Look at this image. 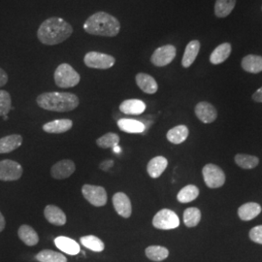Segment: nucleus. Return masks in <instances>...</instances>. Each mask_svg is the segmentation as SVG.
Segmentation results:
<instances>
[{
  "label": "nucleus",
  "mask_w": 262,
  "mask_h": 262,
  "mask_svg": "<svg viewBox=\"0 0 262 262\" xmlns=\"http://www.w3.org/2000/svg\"><path fill=\"white\" fill-rule=\"evenodd\" d=\"M113 205L115 210L119 215L128 219L132 214V206H131L130 199L123 192H117L113 196Z\"/></svg>",
  "instance_id": "nucleus-12"
},
{
  "label": "nucleus",
  "mask_w": 262,
  "mask_h": 262,
  "mask_svg": "<svg viewBox=\"0 0 262 262\" xmlns=\"http://www.w3.org/2000/svg\"><path fill=\"white\" fill-rule=\"evenodd\" d=\"M82 193L85 200L95 207H102L107 203V192L103 187L84 185Z\"/></svg>",
  "instance_id": "nucleus-9"
},
{
  "label": "nucleus",
  "mask_w": 262,
  "mask_h": 262,
  "mask_svg": "<svg viewBox=\"0 0 262 262\" xmlns=\"http://www.w3.org/2000/svg\"><path fill=\"white\" fill-rule=\"evenodd\" d=\"M73 33L69 23L61 18L53 17L44 20L37 30L39 41L48 46H55L62 43Z\"/></svg>",
  "instance_id": "nucleus-1"
},
{
  "label": "nucleus",
  "mask_w": 262,
  "mask_h": 262,
  "mask_svg": "<svg viewBox=\"0 0 262 262\" xmlns=\"http://www.w3.org/2000/svg\"><path fill=\"white\" fill-rule=\"evenodd\" d=\"M152 225L156 228L162 230L175 229L180 225V220L174 211L169 209H162L154 216Z\"/></svg>",
  "instance_id": "nucleus-5"
},
{
  "label": "nucleus",
  "mask_w": 262,
  "mask_h": 262,
  "mask_svg": "<svg viewBox=\"0 0 262 262\" xmlns=\"http://www.w3.org/2000/svg\"><path fill=\"white\" fill-rule=\"evenodd\" d=\"M202 174L207 187L210 188H219L225 183V172L215 164H206L203 167Z\"/></svg>",
  "instance_id": "nucleus-7"
},
{
  "label": "nucleus",
  "mask_w": 262,
  "mask_h": 262,
  "mask_svg": "<svg viewBox=\"0 0 262 262\" xmlns=\"http://www.w3.org/2000/svg\"><path fill=\"white\" fill-rule=\"evenodd\" d=\"M120 110L125 115H141L146 110V104L140 99H126L120 105Z\"/></svg>",
  "instance_id": "nucleus-18"
},
{
  "label": "nucleus",
  "mask_w": 262,
  "mask_h": 262,
  "mask_svg": "<svg viewBox=\"0 0 262 262\" xmlns=\"http://www.w3.org/2000/svg\"><path fill=\"white\" fill-rule=\"evenodd\" d=\"M253 99L255 102H262V86L253 94Z\"/></svg>",
  "instance_id": "nucleus-39"
},
{
  "label": "nucleus",
  "mask_w": 262,
  "mask_h": 262,
  "mask_svg": "<svg viewBox=\"0 0 262 262\" xmlns=\"http://www.w3.org/2000/svg\"><path fill=\"white\" fill-rule=\"evenodd\" d=\"M236 0H216L215 14L217 18L227 17L234 9Z\"/></svg>",
  "instance_id": "nucleus-30"
},
{
  "label": "nucleus",
  "mask_w": 262,
  "mask_h": 262,
  "mask_svg": "<svg viewBox=\"0 0 262 262\" xmlns=\"http://www.w3.org/2000/svg\"><path fill=\"white\" fill-rule=\"evenodd\" d=\"M118 126L121 130L126 133H142L146 129L143 122L132 119H121L118 121Z\"/></svg>",
  "instance_id": "nucleus-25"
},
{
  "label": "nucleus",
  "mask_w": 262,
  "mask_h": 262,
  "mask_svg": "<svg viewBox=\"0 0 262 262\" xmlns=\"http://www.w3.org/2000/svg\"><path fill=\"white\" fill-rule=\"evenodd\" d=\"M80 80L79 73L68 63H61L55 71V83L61 89L73 88L80 83Z\"/></svg>",
  "instance_id": "nucleus-4"
},
{
  "label": "nucleus",
  "mask_w": 262,
  "mask_h": 262,
  "mask_svg": "<svg viewBox=\"0 0 262 262\" xmlns=\"http://www.w3.org/2000/svg\"><path fill=\"white\" fill-rule=\"evenodd\" d=\"M261 213V206L255 202L245 203L238 209V215L242 221H252Z\"/></svg>",
  "instance_id": "nucleus-21"
},
{
  "label": "nucleus",
  "mask_w": 262,
  "mask_h": 262,
  "mask_svg": "<svg viewBox=\"0 0 262 262\" xmlns=\"http://www.w3.org/2000/svg\"><path fill=\"white\" fill-rule=\"evenodd\" d=\"M199 195V189L196 186L194 185H188L185 187H183L179 191L177 199L180 203H188L196 199Z\"/></svg>",
  "instance_id": "nucleus-31"
},
{
  "label": "nucleus",
  "mask_w": 262,
  "mask_h": 262,
  "mask_svg": "<svg viewBox=\"0 0 262 262\" xmlns=\"http://www.w3.org/2000/svg\"><path fill=\"white\" fill-rule=\"evenodd\" d=\"M7 83H8V75L4 71V69L0 67V88L4 86Z\"/></svg>",
  "instance_id": "nucleus-38"
},
{
  "label": "nucleus",
  "mask_w": 262,
  "mask_h": 262,
  "mask_svg": "<svg viewBox=\"0 0 262 262\" xmlns=\"http://www.w3.org/2000/svg\"><path fill=\"white\" fill-rule=\"evenodd\" d=\"M24 169L19 162L11 159L0 161V181L12 182L19 180L23 175Z\"/></svg>",
  "instance_id": "nucleus-8"
},
{
  "label": "nucleus",
  "mask_w": 262,
  "mask_h": 262,
  "mask_svg": "<svg viewBox=\"0 0 262 262\" xmlns=\"http://www.w3.org/2000/svg\"><path fill=\"white\" fill-rule=\"evenodd\" d=\"M23 144V137L19 134H12L0 139V154H9L17 150Z\"/></svg>",
  "instance_id": "nucleus-20"
},
{
  "label": "nucleus",
  "mask_w": 262,
  "mask_h": 262,
  "mask_svg": "<svg viewBox=\"0 0 262 262\" xmlns=\"http://www.w3.org/2000/svg\"><path fill=\"white\" fill-rule=\"evenodd\" d=\"M119 143H120V136L113 132L106 133L105 135L96 140V145L102 149H109V148L113 149L117 147Z\"/></svg>",
  "instance_id": "nucleus-34"
},
{
  "label": "nucleus",
  "mask_w": 262,
  "mask_h": 262,
  "mask_svg": "<svg viewBox=\"0 0 262 262\" xmlns=\"http://www.w3.org/2000/svg\"><path fill=\"white\" fill-rule=\"evenodd\" d=\"M75 163L72 160L63 159L53 165L51 168V175L56 180H64L70 177L75 172Z\"/></svg>",
  "instance_id": "nucleus-11"
},
{
  "label": "nucleus",
  "mask_w": 262,
  "mask_h": 262,
  "mask_svg": "<svg viewBox=\"0 0 262 262\" xmlns=\"http://www.w3.org/2000/svg\"><path fill=\"white\" fill-rule=\"evenodd\" d=\"M12 109V98L8 92L0 90V117L6 116Z\"/></svg>",
  "instance_id": "nucleus-36"
},
{
  "label": "nucleus",
  "mask_w": 262,
  "mask_h": 262,
  "mask_svg": "<svg viewBox=\"0 0 262 262\" xmlns=\"http://www.w3.org/2000/svg\"><path fill=\"white\" fill-rule=\"evenodd\" d=\"M39 262H67V258L63 254L52 250H43L35 255Z\"/></svg>",
  "instance_id": "nucleus-32"
},
{
  "label": "nucleus",
  "mask_w": 262,
  "mask_h": 262,
  "mask_svg": "<svg viewBox=\"0 0 262 262\" xmlns=\"http://www.w3.org/2000/svg\"><path fill=\"white\" fill-rule=\"evenodd\" d=\"M145 253L147 257L152 261H162L168 257L169 251L161 246H150L146 249Z\"/></svg>",
  "instance_id": "nucleus-29"
},
{
  "label": "nucleus",
  "mask_w": 262,
  "mask_h": 262,
  "mask_svg": "<svg viewBox=\"0 0 262 262\" xmlns=\"http://www.w3.org/2000/svg\"><path fill=\"white\" fill-rule=\"evenodd\" d=\"M38 106L44 110L53 112H69L79 106L78 96L71 93H44L36 99Z\"/></svg>",
  "instance_id": "nucleus-3"
},
{
  "label": "nucleus",
  "mask_w": 262,
  "mask_h": 262,
  "mask_svg": "<svg viewBox=\"0 0 262 262\" xmlns=\"http://www.w3.org/2000/svg\"><path fill=\"white\" fill-rule=\"evenodd\" d=\"M80 241L86 249L95 252V253H101L105 249L103 241L94 235L83 236V237H81Z\"/></svg>",
  "instance_id": "nucleus-28"
},
{
  "label": "nucleus",
  "mask_w": 262,
  "mask_h": 262,
  "mask_svg": "<svg viewBox=\"0 0 262 262\" xmlns=\"http://www.w3.org/2000/svg\"><path fill=\"white\" fill-rule=\"evenodd\" d=\"M176 56V48L173 45H165L159 47L154 52L150 57V61L154 66L158 67L170 64Z\"/></svg>",
  "instance_id": "nucleus-10"
},
{
  "label": "nucleus",
  "mask_w": 262,
  "mask_h": 262,
  "mask_svg": "<svg viewBox=\"0 0 262 262\" xmlns=\"http://www.w3.org/2000/svg\"><path fill=\"white\" fill-rule=\"evenodd\" d=\"M199 51H200V42L198 40L190 41L185 50V54L182 59V66L185 68H188L191 66L198 56Z\"/></svg>",
  "instance_id": "nucleus-22"
},
{
  "label": "nucleus",
  "mask_w": 262,
  "mask_h": 262,
  "mask_svg": "<svg viewBox=\"0 0 262 262\" xmlns=\"http://www.w3.org/2000/svg\"><path fill=\"white\" fill-rule=\"evenodd\" d=\"M250 238L254 243L262 244V225L254 226L251 229Z\"/></svg>",
  "instance_id": "nucleus-37"
},
{
  "label": "nucleus",
  "mask_w": 262,
  "mask_h": 262,
  "mask_svg": "<svg viewBox=\"0 0 262 262\" xmlns=\"http://www.w3.org/2000/svg\"><path fill=\"white\" fill-rule=\"evenodd\" d=\"M84 30L92 35L115 37L121 31V23L116 17L105 12H97L84 21Z\"/></svg>",
  "instance_id": "nucleus-2"
},
{
  "label": "nucleus",
  "mask_w": 262,
  "mask_h": 262,
  "mask_svg": "<svg viewBox=\"0 0 262 262\" xmlns=\"http://www.w3.org/2000/svg\"><path fill=\"white\" fill-rule=\"evenodd\" d=\"M168 166V160L164 157H156L150 160L147 166L148 174L150 178L157 179L162 175V173L165 171V169Z\"/></svg>",
  "instance_id": "nucleus-17"
},
{
  "label": "nucleus",
  "mask_w": 262,
  "mask_h": 262,
  "mask_svg": "<svg viewBox=\"0 0 262 262\" xmlns=\"http://www.w3.org/2000/svg\"><path fill=\"white\" fill-rule=\"evenodd\" d=\"M5 225H6L5 217H4V215H2V213L0 212V232H2L4 230Z\"/></svg>",
  "instance_id": "nucleus-41"
},
{
  "label": "nucleus",
  "mask_w": 262,
  "mask_h": 262,
  "mask_svg": "<svg viewBox=\"0 0 262 262\" xmlns=\"http://www.w3.org/2000/svg\"><path fill=\"white\" fill-rule=\"evenodd\" d=\"M113 164H114V162H113L112 160L104 161V162L101 163V165H100V168L102 169V170H108V169L110 168L111 166H113Z\"/></svg>",
  "instance_id": "nucleus-40"
},
{
  "label": "nucleus",
  "mask_w": 262,
  "mask_h": 262,
  "mask_svg": "<svg viewBox=\"0 0 262 262\" xmlns=\"http://www.w3.org/2000/svg\"><path fill=\"white\" fill-rule=\"evenodd\" d=\"M188 128L186 125L181 124V125H177L173 128H171L170 130L167 132V139L169 142H171L172 144H182L183 142L187 140V136H188Z\"/></svg>",
  "instance_id": "nucleus-27"
},
{
  "label": "nucleus",
  "mask_w": 262,
  "mask_h": 262,
  "mask_svg": "<svg viewBox=\"0 0 262 262\" xmlns=\"http://www.w3.org/2000/svg\"><path fill=\"white\" fill-rule=\"evenodd\" d=\"M201 221V212L195 207L187 208L184 213V223L187 227H195Z\"/></svg>",
  "instance_id": "nucleus-35"
},
{
  "label": "nucleus",
  "mask_w": 262,
  "mask_h": 262,
  "mask_svg": "<svg viewBox=\"0 0 262 262\" xmlns=\"http://www.w3.org/2000/svg\"><path fill=\"white\" fill-rule=\"evenodd\" d=\"M18 235L19 239L29 247L35 246L39 242L37 232L30 225H23L19 226Z\"/></svg>",
  "instance_id": "nucleus-23"
},
{
  "label": "nucleus",
  "mask_w": 262,
  "mask_h": 262,
  "mask_svg": "<svg viewBox=\"0 0 262 262\" xmlns=\"http://www.w3.org/2000/svg\"><path fill=\"white\" fill-rule=\"evenodd\" d=\"M136 84L145 94H154L158 92L159 85L154 77L146 73H138L135 77Z\"/></svg>",
  "instance_id": "nucleus-16"
},
{
  "label": "nucleus",
  "mask_w": 262,
  "mask_h": 262,
  "mask_svg": "<svg viewBox=\"0 0 262 262\" xmlns=\"http://www.w3.org/2000/svg\"><path fill=\"white\" fill-rule=\"evenodd\" d=\"M73 126V122L68 119L56 120L53 122H47L43 125V130L47 133L59 134L70 130Z\"/></svg>",
  "instance_id": "nucleus-19"
},
{
  "label": "nucleus",
  "mask_w": 262,
  "mask_h": 262,
  "mask_svg": "<svg viewBox=\"0 0 262 262\" xmlns=\"http://www.w3.org/2000/svg\"><path fill=\"white\" fill-rule=\"evenodd\" d=\"M113 149H114V151H115V152H117V154H119V152L121 151V148H119L118 146H117V147H115V148H113Z\"/></svg>",
  "instance_id": "nucleus-42"
},
{
  "label": "nucleus",
  "mask_w": 262,
  "mask_h": 262,
  "mask_svg": "<svg viewBox=\"0 0 262 262\" xmlns=\"http://www.w3.org/2000/svg\"><path fill=\"white\" fill-rule=\"evenodd\" d=\"M235 162L241 168L253 169L258 165L259 159L254 156L238 154L235 156Z\"/></svg>",
  "instance_id": "nucleus-33"
},
{
  "label": "nucleus",
  "mask_w": 262,
  "mask_h": 262,
  "mask_svg": "<svg viewBox=\"0 0 262 262\" xmlns=\"http://www.w3.org/2000/svg\"><path fill=\"white\" fill-rule=\"evenodd\" d=\"M44 215L50 224L56 226H62L67 222L64 212L55 205H48L44 210Z\"/></svg>",
  "instance_id": "nucleus-15"
},
{
  "label": "nucleus",
  "mask_w": 262,
  "mask_h": 262,
  "mask_svg": "<svg viewBox=\"0 0 262 262\" xmlns=\"http://www.w3.org/2000/svg\"><path fill=\"white\" fill-rule=\"evenodd\" d=\"M195 115L197 118L204 123H211L215 122L217 113L212 104L206 101L199 102L195 106Z\"/></svg>",
  "instance_id": "nucleus-13"
},
{
  "label": "nucleus",
  "mask_w": 262,
  "mask_h": 262,
  "mask_svg": "<svg viewBox=\"0 0 262 262\" xmlns=\"http://www.w3.org/2000/svg\"><path fill=\"white\" fill-rule=\"evenodd\" d=\"M242 67L249 73H259L262 71V56L249 55L242 59Z\"/></svg>",
  "instance_id": "nucleus-26"
},
{
  "label": "nucleus",
  "mask_w": 262,
  "mask_h": 262,
  "mask_svg": "<svg viewBox=\"0 0 262 262\" xmlns=\"http://www.w3.org/2000/svg\"><path fill=\"white\" fill-rule=\"evenodd\" d=\"M55 245L58 250L69 255H76L81 252L80 245L75 240L66 236H58L55 239Z\"/></svg>",
  "instance_id": "nucleus-14"
},
{
  "label": "nucleus",
  "mask_w": 262,
  "mask_h": 262,
  "mask_svg": "<svg viewBox=\"0 0 262 262\" xmlns=\"http://www.w3.org/2000/svg\"><path fill=\"white\" fill-rule=\"evenodd\" d=\"M231 45L229 43H224L215 48L211 54L210 61L213 64H221L225 61L231 54Z\"/></svg>",
  "instance_id": "nucleus-24"
},
{
  "label": "nucleus",
  "mask_w": 262,
  "mask_h": 262,
  "mask_svg": "<svg viewBox=\"0 0 262 262\" xmlns=\"http://www.w3.org/2000/svg\"><path fill=\"white\" fill-rule=\"evenodd\" d=\"M85 66L94 69H109L116 63L115 57L103 53L90 52L84 57Z\"/></svg>",
  "instance_id": "nucleus-6"
},
{
  "label": "nucleus",
  "mask_w": 262,
  "mask_h": 262,
  "mask_svg": "<svg viewBox=\"0 0 262 262\" xmlns=\"http://www.w3.org/2000/svg\"><path fill=\"white\" fill-rule=\"evenodd\" d=\"M3 119H4L5 121H7V120H8V117H7V115H6V116H4V117H3Z\"/></svg>",
  "instance_id": "nucleus-43"
}]
</instances>
